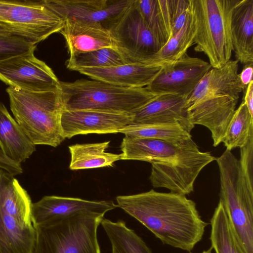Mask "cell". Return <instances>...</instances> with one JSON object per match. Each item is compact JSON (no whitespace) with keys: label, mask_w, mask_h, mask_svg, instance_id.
Segmentation results:
<instances>
[{"label":"cell","mask_w":253,"mask_h":253,"mask_svg":"<svg viewBox=\"0 0 253 253\" xmlns=\"http://www.w3.org/2000/svg\"><path fill=\"white\" fill-rule=\"evenodd\" d=\"M117 207L145 226L162 242L191 251L207 225L196 204L185 196L151 190L116 197Z\"/></svg>","instance_id":"6da1fadb"},{"label":"cell","mask_w":253,"mask_h":253,"mask_svg":"<svg viewBox=\"0 0 253 253\" xmlns=\"http://www.w3.org/2000/svg\"><path fill=\"white\" fill-rule=\"evenodd\" d=\"M6 91L14 119L34 144L56 147L65 139L59 89L33 92L9 86Z\"/></svg>","instance_id":"7a4b0ae2"},{"label":"cell","mask_w":253,"mask_h":253,"mask_svg":"<svg viewBox=\"0 0 253 253\" xmlns=\"http://www.w3.org/2000/svg\"><path fill=\"white\" fill-rule=\"evenodd\" d=\"M59 91L66 110H92L129 114L159 95L146 87H126L84 79L60 82Z\"/></svg>","instance_id":"3957f363"},{"label":"cell","mask_w":253,"mask_h":253,"mask_svg":"<svg viewBox=\"0 0 253 253\" xmlns=\"http://www.w3.org/2000/svg\"><path fill=\"white\" fill-rule=\"evenodd\" d=\"M220 175V200L246 253H253V181L239 160L226 150L215 159Z\"/></svg>","instance_id":"277c9868"},{"label":"cell","mask_w":253,"mask_h":253,"mask_svg":"<svg viewBox=\"0 0 253 253\" xmlns=\"http://www.w3.org/2000/svg\"><path fill=\"white\" fill-rule=\"evenodd\" d=\"M237 0H190L196 32L194 50L204 53L211 68L223 66L233 51L230 18Z\"/></svg>","instance_id":"5b68a950"},{"label":"cell","mask_w":253,"mask_h":253,"mask_svg":"<svg viewBox=\"0 0 253 253\" xmlns=\"http://www.w3.org/2000/svg\"><path fill=\"white\" fill-rule=\"evenodd\" d=\"M103 217L81 214L34 225L31 253H101L97 232Z\"/></svg>","instance_id":"8992f818"},{"label":"cell","mask_w":253,"mask_h":253,"mask_svg":"<svg viewBox=\"0 0 253 253\" xmlns=\"http://www.w3.org/2000/svg\"><path fill=\"white\" fill-rule=\"evenodd\" d=\"M104 27L125 64L151 65L161 48L134 3Z\"/></svg>","instance_id":"52a82bcc"},{"label":"cell","mask_w":253,"mask_h":253,"mask_svg":"<svg viewBox=\"0 0 253 253\" xmlns=\"http://www.w3.org/2000/svg\"><path fill=\"white\" fill-rule=\"evenodd\" d=\"M64 24L42 0H0V25L33 44L60 32Z\"/></svg>","instance_id":"ba28073f"},{"label":"cell","mask_w":253,"mask_h":253,"mask_svg":"<svg viewBox=\"0 0 253 253\" xmlns=\"http://www.w3.org/2000/svg\"><path fill=\"white\" fill-rule=\"evenodd\" d=\"M215 159L209 152L200 151L190 137L184 141L174 158L152 164L150 180L155 188H165L171 193L185 196L193 191L201 171Z\"/></svg>","instance_id":"9c48e42d"},{"label":"cell","mask_w":253,"mask_h":253,"mask_svg":"<svg viewBox=\"0 0 253 253\" xmlns=\"http://www.w3.org/2000/svg\"><path fill=\"white\" fill-rule=\"evenodd\" d=\"M31 52L0 62V80L10 87L33 92L59 90L52 70Z\"/></svg>","instance_id":"30bf717a"},{"label":"cell","mask_w":253,"mask_h":253,"mask_svg":"<svg viewBox=\"0 0 253 253\" xmlns=\"http://www.w3.org/2000/svg\"><path fill=\"white\" fill-rule=\"evenodd\" d=\"M211 68L209 62L186 53L175 61L164 64L146 88L157 95L173 94L188 98Z\"/></svg>","instance_id":"8fae6325"},{"label":"cell","mask_w":253,"mask_h":253,"mask_svg":"<svg viewBox=\"0 0 253 253\" xmlns=\"http://www.w3.org/2000/svg\"><path fill=\"white\" fill-rule=\"evenodd\" d=\"M133 115L92 110H64L61 119L65 139L79 134L119 133L132 123Z\"/></svg>","instance_id":"7c38bea8"},{"label":"cell","mask_w":253,"mask_h":253,"mask_svg":"<svg viewBox=\"0 0 253 253\" xmlns=\"http://www.w3.org/2000/svg\"><path fill=\"white\" fill-rule=\"evenodd\" d=\"M117 207L112 201H89L78 198L46 196L32 204V224L37 225L81 214L104 216L107 212Z\"/></svg>","instance_id":"4fadbf2b"},{"label":"cell","mask_w":253,"mask_h":253,"mask_svg":"<svg viewBox=\"0 0 253 253\" xmlns=\"http://www.w3.org/2000/svg\"><path fill=\"white\" fill-rule=\"evenodd\" d=\"M133 0H42L62 18H72L104 26L126 9Z\"/></svg>","instance_id":"5bb4252c"},{"label":"cell","mask_w":253,"mask_h":253,"mask_svg":"<svg viewBox=\"0 0 253 253\" xmlns=\"http://www.w3.org/2000/svg\"><path fill=\"white\" fill-rule=\"evenodd\" d=\"M238 100L227 96L210 97L187 108L190 124L204 126L211 132L213 145L222 142Z\"/></svg>","instance_id":"9a60e30c"},{"label":"cell","mask_w":253,"mask_h":253,"mask_svg":"<svg viewBox=\"0 0 253 253\" xmlns=\"http://www.w3.org/2000/svg\"><path fill=\"white\" fill-rule=\"evenodd\" d=\"M238 61L230 60L219 68H211L201 79L186 103V109L205 98L227 96L238 100L246 87L239 77Z\"/></svg>","instance_id":"2e32d148"},{"label":"cell","mask_w":253,"mask_h":253,"mask_svg":"<svg viewBox=\"0 0 253 253\" xmlns=\"http://www.w3.org/2000/svg\"><path fill=\"white\" fill-rule=\"evenodd\" d=\"M187 99L173 94L159 95L132 114V124H177L190 133L194 126L187 117Z\"/></svg>","instance_id":"e0dca14e"},{"label":"cell","mask_w":253,"mask_h":253,"mask_svg":"<svg viewBox=\"0 0 253 253\" xmlns=\"http://www.w3.org/2000/svg\"><path fill=\"white\" fill-rule=\"evenodd\" d=\"M60 33L64 37L70 56L102 48L114 43L108 30L99 22H89L72 18L64 19Z\"/></svg>","instance_id":"ac0fdd59"},{"label":"cell","mask_w":253,"mask_h":253,"mask_svg":"<svg viewBox=\"0 0 253 253\" xmlns=\"http://www.w3.org/2000/svg\"><path fill=\"white\" fill-rule=\"evenodd\" d=\"M160 64H124L104 68H84L77 72L95 80L126 87L147 86L161 70Z\"/></svg>","instance_id":"d6986e66"},{"label":"cell","mask_w":253,"mask_h":253,"mask_svg":"<svg viewBox=\"0 0 253 253\" xmlns=\"http://www.w3.org/2000/svg\"><path fill=\"white\" fill-rule=\"evenodd\" d=\"M230 34L236 60L253 63V0H237L231 14Z\"/></svg>","instance_id":"ffe728a7"},{"label":"cell","mask_w":253,"mask_h":253,"mask_svg":"<svg viewBox=\"0 0 253 253\" xmlns=\"http://www.w3.org/2000/svg\"><path fill=\"white\" fill-rule=\"evenodd\" d=\"M186 140L173 143L157 139L125 136L121 145V160L141 161L151 164L169 161L176 156Z\"/></svg>","instance_id":"44dd1931"},{"label":"cell","mask_w":253,"mask_h":253,"mask_svg":"<svg viewBox=\"0 0 253 253\" xmlns=\"http://www.w3.org/2000/svg\"><path fill=\"white\" fill-rule=\"evenodd\" d=\"M177 0H134L145 24L162 48L170 39Z\"/></svg>","instance_id":"7402d4cb"},{"label":"cell","mask_w":253,"mask_h":253,"mask_svg":"<svg viewBox=\"0 0 253 253\" xmlns=\"http://www.w3.org/2000/svg\"><path fill=\"white\" fill-rule=\"evenodd\" d=\"M0 149L6 157L18 165L29 158L36 150V145L1 102Z\"/></svg>","instance_id":"603a6c76"},{"label":"cell","mask_w":253,"mask_h":253,"mask_svg":"<svg viewBox=\"0 0 253 253\" xmlns=\"http://www.w3.org/2000/svg\"><path fill=\"white\" fill-rule=\"evenodd\" d=\"M32 204L28 192L18 180L2 169L0 175V211L23 224L33 225Z\"/></svg>","instance_id":"cb8c5ba5"},{"label":"cell","mask_w":253,"mask_h":253,"mask_svg":"<svg viewBox=\"0 0 253 253\" xmlns=\"http://www.w3.org/2000/svg\"><path fill=\"white\" fill-rule=\"evenodd\" d=\"M35 239L33 225H26L0 211V253H31Z\"/></svg>","instance_id":"d4e9b609"},{"label":"cell","mask_w":253,"mask_h":253,"mask_svg":"<svg viewBox=\"0 0 253 253\" xmlns=\"http://www.w3.org/2000/svg\"><path fill=\"white\" fill-rule=\"evenodd\" d=\"M110 141L101 143L76 144L69 147L71 155L69 169L71 170L113 167L121 160L122 154L106 152Z\"/></svg>","instance_id":"484cf974"},{"label":"cell","mask_w":253,"mask_h":253,"mask_svg":"<svg viewBox=\"0 0 253 253\" xmlns=\"http://www.w3.org/2000/svg\"><path fill=\"white\" fill-rule=\"evenodd\" d=\"M210 240L215 253H246L219 201L211 219Z\"/></svg>","instance_id":"4316f807"},{"label":"cell","mask_w":253,"mask_h":253,"mask_svg":"<svg viewBox=\"0 0 253 253\" xmlns=\"http://www.w3.org/2000/svg\"><path fill=\"white\" fill-rule=\"evenodd\" d=\"M110 242L112 253H152L144 241L123 220L103 218L100 223Z\"/></svg>","instance_id":"83f0119b"},{"label":"cell","mask_w":253,"mask_h":253,"mask_svg":"<svg viewBox=\"0 0 253 253\" xmlns=\"http://www.w3.org/2000/svg\"><path fill=\"white\" fill-rule=\"evenodd\" d=\"M195 32V26L189 6L184 25L160 49L156 55L154 63L164 65L183 57L187 53L188 48L194 44Z\"/></svg>","instance_id":"f1b7e54d"},{"label":"cell","mask_w":253,"mask_h":253,"mask_svg":"<svg viewBox=\"0 0 253 253\" xmlns=\"http://www.w3.org/2000/svg\"><path fill=\"white\" fill-rule=\"evenodd\" d=\"M125 136L157 139L179 143L192 137L191 134L177 124H130L119 130Z\"/></svg>","instance_id":"f546056e"},{"label":"cell","mask_w":253,"mask_h":253,"mask_svg":"<svg viewBox=\"0 0 253 253\" xmlns=\"http://www.w3.org/2000/svg\"><path fill=\"white\" fill-rule=\"evenodd\" d=\"M253 117L242 101L235 111L222 142L226 150L241 148L247 143L253 134Z\"/></svg>","instance_id":"4dcf8cb0"},{"label":"cell","mask_w":253,"mask_h":253,"mask_svg":"<svg viewBox=\"0 0 253 253\" xmlns=\"http://www.w3.org/2000/svg\"><path fill=\"white\" fill-rule=\"evenodd\" d=\"M124 64V60L115 48L105 47L70 56L67 67L78 71L84 68H104Z\"/></svg>","instance_id":"1f68e13d"},{"label":"cell","mask_w":253,"mask_h":253,"mask_svg":"<svg viewBox=\"0 0 253 253\" xmlns=\"http://www.w3.org/2000/svg\"><path fill=\"white\" fill-rule=\"evenodd\" d=\"M36 45L11 34H0V62L15 56L34 52Z\"/></svg>","instance_id":"d6a6232c"},{"label":"cell","mask_w":253,"mask_h":253,"mask_svg":"<svg viewBox=\"0 0 253 253\" xmlns=\"http://www.w3.org/2000/svg\"><path fill=\"white\" fill-rule=\"evenodd\" d=\"M0 167L2 170L14 176L22 172L21 165H18L6 157L0 149Z\"/></svg>","instance_id":"836d02e7"},{"label":"cell","mask_w":253,"mask_h":253,"mask_svg":"<svg viewBox=\"0 0 253 253\" xmlns=\"http://www.w3.org/2000/svg\"><path fill=\"white\" fill-rule=\"evenodd\" d=\"M253 63H250L245 64L241 72L239 74L240 81L246 88L253 81Z\"/></svg>","instance_id":"e575fe53"},{"label":"cell","mask_w":253,"mask_h":253,"mask_svg":"<svg viewBox=\"0 0 253 253\" xmlns=\"http://www.w3.org/2000/svg\"><path fill=\"white\" fill-rule=\"evenodd\" d=\"M243 101L248 108L251 116H253V81L246 87Z\"/></svg>","instance_id":"d590c367"},{"label":"cell","mask_w":253,"mask_h":253,"mask_svg":"<svg viewBox=\"0 0 253 253\" xmlns=\"http://www.w3.org/2000/svg\"><path fill=\"white\" fill-rule=\"evenodd\" d=\"M0 34H6L11 33L6 28L0 25Z\"/></svg>","instance_id":"8d00e7d4"},{"label":"cell","mask_w":253,"mask_h":253,"mask_svg":"<svg viewBox=\"0 0 253 253\" xmlns=\"http://www.w3.org/2000/svg\"><path fill=\"white\" fill-rule=\"evenodd\" d=\"M201 253H211V249H209L207 251H204Z\"/></svg>","instance_id":"74e56055"},{"label":"cell","mask_w":253,"mask_h":253,"mask_svg":"<svg viewBox=\"0 0 253 253\" xmlns=\"http://www.w3.org/2000/svg\"><path fill=\"white\" fill-rule=\"evenodd\" d=\"M1 170H2V169H1L0 167V173H1Z\"/></svg>","instance_id":"f35d334b"}]
</instances>
